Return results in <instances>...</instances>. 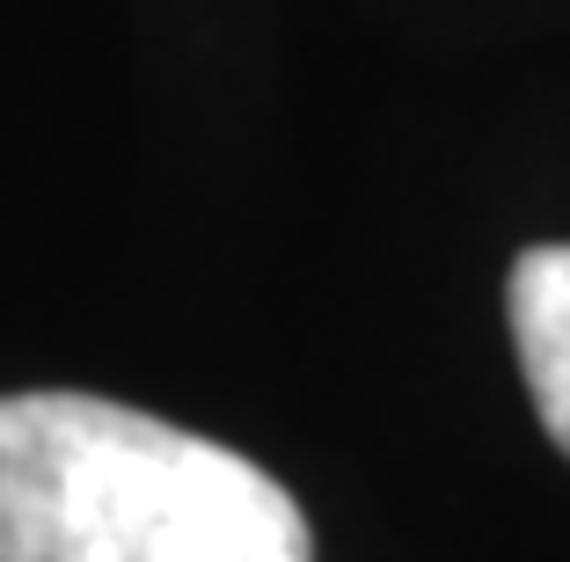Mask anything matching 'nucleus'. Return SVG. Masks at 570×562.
I'll use <instances>...</instances> for the list:
<instances>
[{
  "instance_id": "f257e3e1",
  "label": "nucleus",
  "mask_w": 570,
  "mask_h": 562,
  "mask_svg": "<svg viewBox=\"0 0 570 562\" xmlns=\"http://www.w3.org/2000/svg\"><path fill=\"white\" fill-rule=\"evenodd\" d=\"M0 562H315V533L235 446L30 387L0 395Z\"/></svg>"
},
{
  "instance_id": "f03ea898",
  "label": "nucleus",
  "mask_w": 570,
  "mask_h": 562,
  "mask_svg": "<svg viewBox=\"0 0 570 562\" xmlns=\"http://www.w3.org/2000/svg\"><path fill=\"white\" fill-rule=\"evenodd\" d=\"M504 315H512V351H520L534 416L570 461V241H541L512 264Z\"/></svg>"
}]
</instances>
